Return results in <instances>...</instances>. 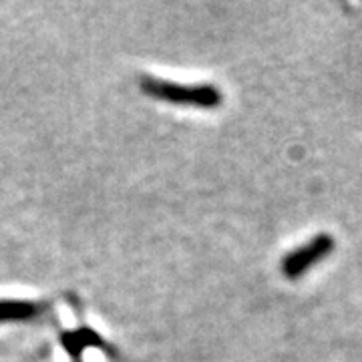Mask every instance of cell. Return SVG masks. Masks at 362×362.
<instances>
[{
  "instance_id": "obj_1",
  "label": "cell",
  "mask_w": 362,
  "mask_h": 362,
  "mask_svg": "<svg viewBox=\"0 0 362 362\" xmlns=\"http://www.w3.org/2000/svg\"><path fill=\"white\" fill-rule=\"evenodd\" d=\"M141 89L153 99H161L173 105H189L202 109H216L221 105V93L214 85H175L159 78H143Z\"/></svg>"
},
{
  "instance_id": "obj_2",
  "label": "cell",
  "mask_w": 362,
  "mask_h": 362,
  "mask_svg": "<svg viewBox=\"0 0 362 362\" xmlns=\"http://www.w3.org/2000/svg\"><path fill=\"white\" fill-rule=\"evenodd\" d=\"M332 250H334V238L328 233H318L308 244H304L286 256L282 262V274L288 280H296L302 274L310 270L314 264L326 258Z\"/></svg>"
},
{
  "instance_id": "obj_3",
  "label": "cell",
  "mask_w": 362,
  "mask_h": 362,
  "mask_svg": "<svg viewBox=\"0 0 362 362\" xmlns=\"http://www.w3.org/2000/svg\"><path fill=\"white\" fill-rule=\"evenodd\" d=\"M47 310L45 302L28 300H0V322L8 320H30Z\"/></svg>"
}]
</instances>
